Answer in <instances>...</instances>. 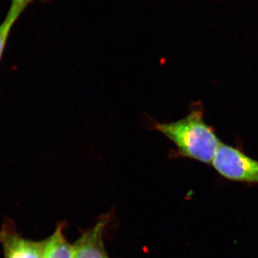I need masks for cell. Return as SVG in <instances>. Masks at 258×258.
<instances>
[{
	"label": "cell",
	"instance_id": "1",
	"mask_svg": "<svg viewBox=\"0 0 258 258\" xmlns=\"http://www.w3.org/2000/svg\"><path fill=\"white\" fill-rule=\"evenodd\" d=\"M154 128L175 144L179 155L207 164L212 162L221 144L213 129L204 120L201 109H194L177 121L157 123Z\"/></svg>",
	"mask_w": 258,
	"mask_h": 258
},
{
	"label": "cell",
	"instance_id": "2",
	"mask_svg": "<svg viewBox=\"0 0 258 258\" xmlns=\"http://www.w3.org/2000/svg\"><path fill=\"white\" fill-rule=\"evenodd\" d=\"M212 163L226 179L258 184V161L235 148L220 144Z\"/></svg>",
	"mask_w": 258,
	"mask_h": 258
},
{
	"label": "cell",
	"instance_id": "3",
	"mask_svg": "<svg viewBox=\"0 0 258 258\" xmlns=\"http://www.w3.org/2000/svg\"><path fill=\"white\" fill-rule=\"evenodd\" d=\"M5 258H44L45 242L25 240L11 231L0 232Z\"/></svg>",
	"mask_w": 258,
	"mask_h": 258
},
{
	"label": "cell",
	"instance_id": "4",
	"mask_svg": "<svg viewBox=\"0 0 258 258\" xmlns=\"http://www.w3.org/2000/svg\"><path fill=\"white\" fill-rule=\"evenodd\" d=\"M106 222H98L82 235L74 246V258H108L103 240Z\"/></svg>",
	"mask_w": 258,
	"mask_h": 258
},
{
	"label": "cell",
	"instance_id": "5",
	"mask_svg": "<svg viewBox=\"0 0 258 258\" xmlns=\"http://www.w3.org/2000/svg\"><path fill=\"white\" fill-rule=\"evenodd\" d=\"M45 242L44 258H74V247L64 239L60 226Z\"/></svg>",
	"mask_w": 258,
	"mask_h": 258
},
{
	"label": "cell",
	"instance_id": "6",
	"mask_svg": "<svg viewBox=\"0 0 258 258\" xmlns=\"http://www.w3.org/2000/svg\"><path fill=\"white\" fill-rule=\"evenodd\" d=\"M32 1V0H12L11 6L6 16L7 20L14 24Z\"/></svg>",
	"mask_w": 258,
	"mask_h": 258
},
{
	"label": "cell",
	"instance_id": "7",
	"mask_svg": "<svg viewBox=\"0 0 258 258\" xmlns=\"http://www.w3.org/2000/svg\"><path fill=\"white\" fill-rule=\"evenodd\" d=\"M13 25L14 24L10 23L9 20L5 18V21L0 25V60L3 57L10 30Z\"/></svg>",
	"mask_w": 258,
	"mask_h": 258
}]
</instances>
